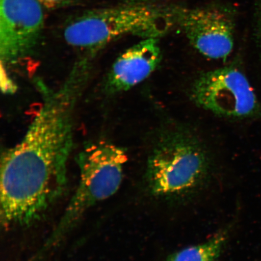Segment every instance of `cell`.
Wrapping results in <instances>:
<instances>
[{
	"label": "cell",
	"instance_id": "obj_1",
	"mask_svg": "<svg viewBox=\"0 0 261 261\" xmlns=\"http://www.w3.org/2000/svg\"><path fill=\"white\" fill-rule=\"evenodd\" d=\"M42 103L23 138L3 153L0 217L5 228L30 226L58 200L67 184L73 115L84 89L69 75L58 89L35 81Z\"/></svg>",
	"mask_w": 261,
	"mask_h": 261
},
{
	"label": "cell",
	"instance_id": "obj_3",
	"mask_svg": "<svg viewBox=\"0 0 261 261\" xmlns=\"http://www.w3.org/2000/svg\"><path fill=\"white\" fill-rule=\"evenodd\" d=\"M177 24V10L130 1L83 13L68 22L64 37L71 46L94 54L126 35L158 39Z\"/></svg>",
	"mask_w": 261,
	"mask_h": 261
},
{
	"label": "cell",
	"instance_id": "obj_9",
	"mask_svg": "<svg viewBox=\"0 0 261 261\" xmlns=\"http://www.w3.org/2000/svg\"><path fill=\"white\" fill-rule=\"evenodd\" d=\"M230 227L221 229L206 242L178 251L166 261H218L229 238Z\"/></svg>",
	"mask_w": 261,
	"mask_h": 261
},
{
	"label": "cell",
	"instance_id": "obj_6",
	"mask_svg": "<svg viewBox=\"0 0 261 261\" xmlns=\"http://www.w3.org/2000/svg\"><path fill=\"white\" fill-rule=\"evenodd\" d=\"M44 25L38 0H0V58L5 70L31 56Z\"/></svg>",
	"mask_w": 261,
	"mask_h": 261
},
{
	"label": "cell",
	"instance_id": "obj_10",
	"mask_svg": "<svg viewBox=\"0 0 261 261\" xmlns=\"http://www.w3.org/2000/svg\"><path fill=\"white\" fill-rule=\"evenodd\" d=\"M38 1L46 8L56 9L73 4L77 0H38Z\"/></svg>",
	"mask_w": 261,
	"mask_h": 261
},
{
	"label": "cell",
	"instance_id": "obj_7",
	"mask_svg": "<svg viewBox=\"0 0 261 261\" xmlns=\"http://www.w3.org/2000/svg\"><path fill=\"white\" fill-rule=\"evenodd\" d=\"M177 22L192 46L204 57L226 60L232 51L234 22L227 10L213 6L177 10Z\"/></svg>",
	"mask_w": 261,
	"mask_h": 261
},
{
	"label": "cell",
	"instance_id": "obj_8",
	"mask_svg": "<svg viewBox=\"0 0 261 261\" xmlns=\"http://www.w3.org/2000/svg\"><path fill=\"white\" fill-rule=\"evenodd\" d=\"M161 59L158 39H143L116 59L104 82V91L112 95L132 89L154 72Z\"/></svg>",
	"mask_w": 261,
	"mask_h": 261
},
{
	"label": "cell",
	"instance_id": "obj_4",
	"mask_svg": "<svg viewBox=\"0 0 261 261\" xmlns=\"http://www.w3.org/2000/svg\"><path fill=\"white\" fill-rule=\"evenodd\" d=\"M127 160L125 150L112 143L102 141L85 147L77 159L80 180L76 190L57 226L31 261L44 259L90 208L118 191Z\"/></svg>",
	"mask_w": 261,
	"mask_h": 261
},
{
	"label": "cell",
	"instance_id": "obj_2",
	"mask_svg": "<svg viewBox=\"0 0 261 261\" xmlns=\"http://www.w3.org/2000/svg\"><path fill=\"white\" fill-rule=\"evenodd\" d=\"M211 161L191 134L172 130L159 137L147 162L145 182L150 195L168 201L193 197L210 180Z\"/></svg>",
	"mask_w": 261,
	"mask_h": 261
},
{
	"label": "cell",
	"instance_id": "obj_5",
	"mask_svg": "<svg viewBox=\"0 0 261 261\" xmlns=\"http://www.w3.org/2000/svg\"><path fill=\"white\" fill-rule=\"evenodd\" d=\"M191 95L198 106L222 116L245 119L259 116L261 113L249 81L236 67L202 74L195 81Z\"/></svg>",
	"mask_w": 261,
	"mask_h": 261
},
{
	"label": "cell",
	"instance_id": "obj_11",
	"mask_svg": "<svg viewBox=\"0 0 261 261\" xmlns=\"http://www.w3.org/2000/svg\"><path fill=\"white\" fill-rule=\"evenodd\" d=\"M257 15H258V21L261 25V0H257Z\"/></svg>",
	"mask_w": 261,
	"mask_h": 261
}]
</instances>
